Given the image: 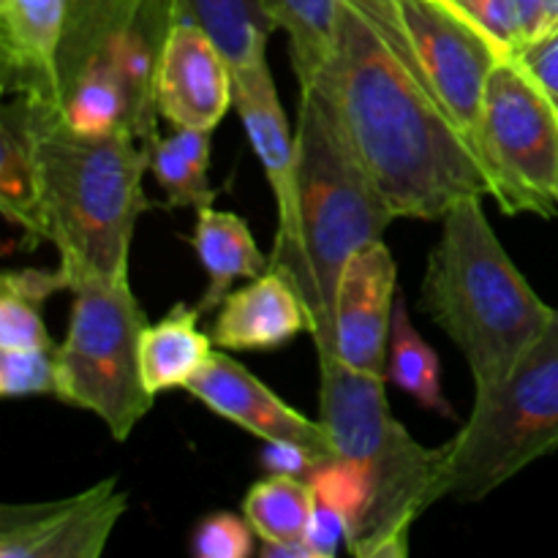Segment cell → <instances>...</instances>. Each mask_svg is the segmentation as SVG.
I'll return each instance as SVG.
<instances>
[{"mask_svg":"<svg viewBox=\"0 0 558 558\" xmlns=\"http://www.w3.org/2000/svg\"><path fill=\"white\" fill-rule=\"evenodd\" d=\"M390 5L425 80L485 156V90L496 65L512 52L452 0H390Z\"/></svg>","mask_w":558,"mask_h":558,"instance_id":"9","label":"cell"},{"mask_svg":"<svg viewBox=\"0 0 558 558\" xmlns=\"http://www.w3.org/2000/svg\"><path fill=\"white\" fill-rule=\"evenodd\" d=\"M199 308L180 303L142 332V379L153 396L185 390L210 360L216 343L199 330Z\"/></svg>","mask_w":558,"mask_h":558,"instance_id":"19","label":"cell"},{"mask_svg":"<svg viewBox=\"0 0 558 558\" xmlns=\"http://www.w3.org/2000/svg\"><path fill=\"white\" fill-rule=\"evenodd\" d=\"M189 396L205 403L213 414L240 425L248 434L270 441H294L314 452L319 461L332 463V439L322 420H308L256 379L243 363L229 357L227 349H213L205 368L185 387Z\"/></svg>","mask_w":558,"mask_h":558,"instance_id":"12","label":"cell"},{"mask_svg":"<svg viewBox=\"0 0 558 558\" xmlns=\"http://www.w3.org/2000/svg\"><path fill=\"white\" fill-rule=\"evenodd\" d=\"M452 3L461 5L501 47L510 49L512 54H521L523 33L515 0H452Z\"/></svg>","mask_w":558,"mask_h":558,"instance_id":"29","label":"cell"},{"mask_svg":"<svg viewBox=\"0 0 558 558\" xmlns=\"http://www.w3.org/2000/svg\"><path fill=\"white\" fill-rule=\"evenodd\" d=\"M234 76V109L245 125L251 147L262 161L272 196L278 205V221L289 216L294 202V163H298V142L289 131L287 114L278 101L276 82L270 65L243 71Z\"/></svg>","mask_w":558,"mask_h":558,"instance_id":"17","label":"cell"},{"mask_svg":"<svg viewBox=\"0 0 558 558\" xmlns=\"http://www.w3.org/2000/svg\"><path fill=\"white\" fill-rule=\"evenodd\" d=\"M272 27L289 36V54L300 87L314 85L336 52L341 0H259Z\"/></svg>","mask_w":558,"mask_h":558,"instance_id":"22","label":"cell"},{"mask_svg":"<svg viewBox=\"0 0 558 558\" xmlns=\"http://www.w3.org/2000/svg\"><path fill=\"white\" fill-rule=\"evenodd\" d=\"M387 381L412 396L428 412L441 414L447 420H458L456 409L441 390V363L439 354L428 347L417 327L409 319L407 300L398 294L392 305L390 349H387Z\"/></svg>","mask_w":558,"mask_h":558,"instance_id":"24","label":"cell"},{"mask_svg":"<svg viewBox=\"0 0 558 558\" xmlns=\"http://www.w3.org/2000/svg\"><path fill=\"white\" fill-rule=\"evenodd\" d=\"M319 365V420L357 490L343 543L357 558L409 556L414 523L445 499V445L423 447L392 417L385 376L354 371L336 357Z\"/></svg>","mask_w":558,"mask_h":558,"instance_id":"3","label":"cell"},{"mask_svg":"<svg viewBox=\"0 0 558 558\" xmlns=\"http://www.w3.org/2000/svg\"><path fill=\"white\" fill-rule=\"evenodd\" d=\"M0 392L3 398L58 396V347L0 349Z\"/></svg>","mask_w":558,"mask_h":558,"instance_id":"26","label":"cell"},{"mask_svg":"<svg viewBox=\"0 0 558 558\" xmlns=\"http://www.w3.org/2000/svg\"><path fill=\"white\" fill-rule=\"evenodd\" d=\"M322 80L392 216L441 221L466 196L501 207L494 167L425 80L390 0H341L336 52Z\"/></svg>","mask_w":558,"mask_h":558,"instance_id":"1","label":"cell"},{"mask_svg":"<svg viewBox=\"0 0 558 558\" xmlns=\"http://www.w3.org/2000/svg\"><path fill=\"white\" fill-rule=\"evenodd\" d=\"M483 199L466 196L441 216L423 281V311L461 349L474 392L499 385L556 314L496 238Z\"/></svg>","mask_w":558,"mask_h":558,"instance_id":"5","label":"cell"},{"mask_svg":"<svg viewBox=\"0 0 558 558\" xmlns=\"http://www.w3.org/2000/svg\"><path fill=\"white\" fill-rule=\"evenodd\" d=\"M69 332L58 343V401L93 412L125 441L156 403L142 379L147 316L131 281L87 278L71 289Z\"/></svg>","mask_w":558,"mask_h":558,"instance_id":"7","label":"cell"},{"mask_svg":"<svg viewBox=\"0 0 558 558\" xmlns=\"http://www.w3.org/2000/svg\"><path fill=\"white\" fill-rule=\"evenodd\" d=\"M398 267L385 240L352 256L336 292V360L387 379Z\"/></svg>","mask_w":558,"mask_h":558,"instance_id":"13","label":"cell"},{"mask_svg":"<svg viewBox=\"0 0 558 558\" xmlns=\"http://www.w3.org/2000/svg\"><path fill=\"white\" fill-rule=\"evenodd\" d=\"M36 136L49 243L71 289L87 278L129 281L136 221L150 210L142 189L147 145L123 131L74 129L63 109L44 101H36Z\"/></svg>","mask_w":558,"mask_h":558,"instance_id":"4","label":"cell"},{"mask_svg":"<svg viewBox=\"0 0 558 558\" xmlns=\"http://www.w3.org/2000/svg\"><path fill=\"white\" fill-rule=\"evenodd\" d=\"M545 3V38L558 33V0H543Z\"/></svg>","mask_w":558,"mask_h":558,"instance_id":"31","label":"cell"},{"mask_svg":"<svg viewBox=\"0 0 558 558\" xmlns=\"http://www.w3.org/2000/svg\"><path fill=\"white\" fill-rule=\"evenodd\" d=\"M521 60L558 109V33L545 38V41L534 44V47L523 49Z\"/></svg>","mask_w":558,"mask_h":558,"instance_id":"30","label":"cell"},{"mask_svg":"<svg viewBox=\"0 0 558 558\" xmlns=\"http://www.w3.org/2000/svg\"><path fill=\"white\" fill-rule=\"evenodd\" d=\"M314 483L292 474H272L251 485L243 501V515L262 545L308 543L314 523Z\"/></svg>","mask_w":558,"mask_h":558,"instance_id":"23","label":"cell"},{"mask_svg":"<svg viewBox=\"0 0 558 558\" xmlns=\"http://www.w3.org/2000/svg\"><path fill=\"white\" fill-rule=\"evenodd\" d=\"M178 14L205 27L218 44L232 74L267 65V41L276 31L259 0H174Z\"/></svg>","mask_w":558,"mask_h":558,"instance_id":"21","label":"cell"},{"mask_svg":"<svg viewBox=\"0 0 558 558\" xmlns=\"http://www.w3.org/2000/svg\"><path fill=\"white\" fill-rule=\"evenodd\" d=\"M158 114L174 129L216 131L234 107L232 65L205 27L174 16L156 76Z\"/></svg>","mask_w":558,"mask_h":558,"instance_id":"11","label":"cell"},{"mask_svg":"<svg viewBox=\"0 0 558 558\" xmlns=\"http://www.w3.org/2000/svg\"><path fill=\"white\" fill-rule=\"evenodd\" d=\"M445 499L480 501L558 450V311L515 368L474 392L466 423L445 445Z\"/></svg>","mask_w":558,"mask_h":558,"instance_id":"6","label":"cell"},{"mask_svg":"<svg viewBox=\"0 0 558 558\" xmlns=\"http://www.w3.org/2000/svg\"><path fill=\"white\" fill-rule=\"evenodd\" d=\"M0 210L25 234L27 248L49 243L38 167L36 101L14 96L0 114Z\"/></svg>","mask_w":558,"mask_h":558,"instance_id":"16","label":"cell"},{"mask_svg":"<svg viewBox=\"0 0 558 558\" xmlns=\"http://www.w3.org/2000/svg\"><path fill=\"white\" fill-rule=\"evenodd\" d=\"M129 510L118 477H107L82 494L38 505L0 507L3 558H98L114 526Z\"/></svg>","mask_w":558,"mask_h":558,"instance_id":"10","label":"cell"},{"mask_svg":"<svg viewBox=\"0 0 558 558\" xmlns=\"http://www.w3.org/2000/svg\"><path fill=\"white\" fill-rule=\"evenodd\" d=\"M194 248L207 276V289L199 314H210L232 292L234 281H254L270 270V256H265L256 245L245 218L234 213L216 210L213 205L196 210Z\"/></svg>","mask_w":558,"mask_h":558,"instance_id":"18","label":"cell"},{"mask_svg":"<svg viewBox=\"0 0 558 558\" xmlns=\"http://www.w3.org/2000/svg\"><path fill=\"white\" fill-rule=\"evenodd\" d=\"M153 0H71L60 49V104L65 93L129 33Z\"/></svg>","mask_w":558,"mask_h":558,"instance_id":"20","label":"cell"},{"mask_svg":"<svg viewBox=\"0 0 558 558\" xmlns=\"http://www.w3.org/2000/svg\"><path fill=\"white\" fill-rule=\"evenodd\" d=\"M294 202L278 221L270 270L287 278L311 316L319 363L336 357V292L357 251L396 221L360 163L327 82L300 87Z\"/></svg>","mask_w":558,"mask_h":558,"instance_id":"2","label":"cell"},{"mask_svg":"<svg viewBox=\"0 0 558 558\" xmlns=\"http://www.w3.org/2000/svg\"><path fill=\"white\" fill-rule=\"evenodd\" d=\"M71 0H0L3 90L60 107V49Z\"/></svg>","mask_w":558,"mask_h":558,"instance_id":"14","label":"cell"},{"mask_svg":"<svg viewBox=\"0 0 558 558\" xmlns=\"http://www.w3.org/2000/svg\"><path fill=\"white\" fill-rule=\"evenodd\" d=\"M483 147L505 189L507 216L558 213V109L521 54H507L485 90Z\"/></svg>","mask_w":558,"mask_h":558,"instance_id":"8","label":"cell"},{"mask_svg":"<svg viewBox=\"0 0 558 558\" xmlns=\"http://www.w3.org/2000/svg\"><path fill=\"white\" fill-rule=\"evenodd\" d=\"M147 150H150V172L156 183L161 185L169 207H194V210H202V207L216 202V189L210 185L207 169L189 161L172 145L169 136L156 134L147 142Z\"/></svg>","mask_w":558,"mask_h":558,"instance_id":"25","label":"cell"},{"mask_svg":"<svg viewBox=\"0 0 558 558\" xmlns=\"http://www.w3.org/2000/svg\"><path fill=\"white\" fill-rule=\"evenodd\" d=\"M311 332V316L292 283L267 270L218 305L210 338L227 352H270Z\"/></svg>","mask_w":558,"mask_h":558,"instance_id":"15","label":"cell"},{"mask_svg":"<svg viewBox=\"0 0 558 558\" xmlns=\"http://www.w3.org/2000/svg\"><path fill=\"white\" fill-rule=\"evenodd\" d=\"M254 537L256 534L245 515L213 512L196 526L191 550L199 558H245L254 554Z\"/></svg>","mask_w":558,"mask_h":558,"instance_id":"28","label":"cell"},{"mask_svg":"<svg viewBox=\"0 0 558 558\" xmlns=\"http://www.w3.org/2000/svg\"><path fill=\"white\" fill-rule=\"evenodd\" d=\"M41 305L44 300L0 283V349H54Z\"/></svg>","mask_w":558,"mask_h":558,"instance_id":"27","label":"cell"}]
</instances>
